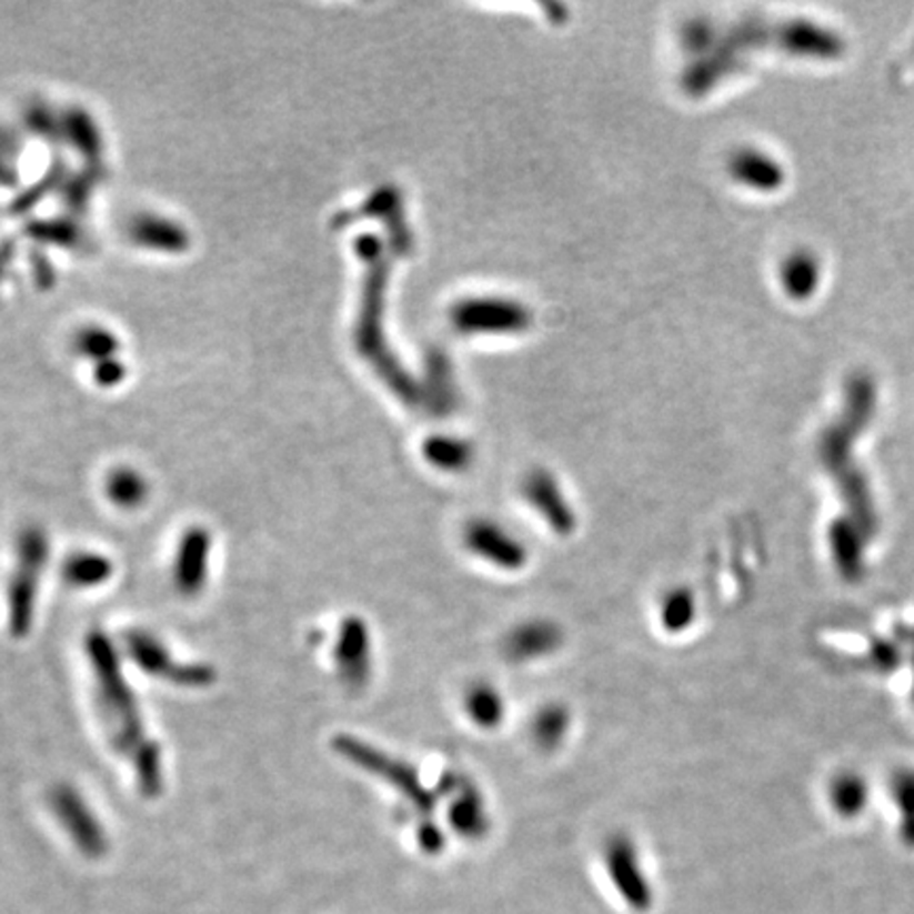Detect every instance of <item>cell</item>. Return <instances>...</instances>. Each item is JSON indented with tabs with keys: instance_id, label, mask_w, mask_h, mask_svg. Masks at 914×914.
<instances>
[{
	"instance_id": "15",
	"label": "cell",
	"mask_w": 914,
	"mask_h": 914,
	"mask_svg": "<svg viewBox=\"0 0 914 914\" xmlns=\"http://www.w3.org/2000/svg\"><path fill=\"white\" fill-rule=\"evenodd\" d=\"M659 610H661L659 612L661 626L667 633L680 635V633L689 631L692 623L696 621V597H694L691 589L677 586V589L667 591V595L663 597Z\"/></svg>"
},
{
	"instance_id": "13",
	"label": "cell",
	"mask_w": 914,
	"mask_h": 914,
	"mask_svg": "<svg viewBox=\"0 0 914 914\" xmlns=\"http://www.w3.org/2000/svg\"><path fill=\"white\" fill-rule=\"evenodd\" d=\"M570 726H572L570 710L559 703H549L535 712L534 720H532V739L540 750L553 752L565 741Z\"/></svg>"
},
{
	"instance_id": "16",
	"label": "cell",
	"mask_w": 914,
	"mask_h": 914,
	"mask_svg": "<svg viewBox=\"0 0 914 914\" xmlns=\"http://www.w3.org/2000/svg\"><path fill=\"white\" fill-rule=\"evenodd\" d=\"M109 493H111L112 502L117 506L134 509V506L142 504V500L147 495V488L134 474L121 472V474L112 476V481L109 483Z\"/></svg>"
},
{
	"instance_id": "1",
	"label": "cell",
	"mask_w": 914,
	"mask_h": 914,
	"mask_svg": "<svg viewBox=\"0 0 914 914\" xmlns=\"http://www.w3.org/2000/svg\"><path fill=\"white\" fill-rule=\"evenodd\" d=\"M88 654L96 680L98 707L112 747L130 760L140 792L149 799L157 796L163 785L161 754L155 741L144 733L138 703L121 673L114 647L104 633L91 631Z\"/></svg>"
},
{
	"instance_id": "10",
	"label": "cell",
	"mask_w": 914,
	"mask_h": 914,
	"mask_svg": "<svg viewBox=\"0 0 914 914\" xmlns=\"http://www.w3.org/2000/svg\"><path fill=\"white\" fill-rule=\"evenodd\" d=\"M525 498L534 513L546 523V528L558 535H570L576 530V514L568 504L565 495L546 476H535L528 483Z\"/></svg>"
},
{
	"instance_id": "9",
	"label": "cell",
	"mask_w": 914,
	"mask_h": 914,
	"mask_svg": "<svg viewBox=\"0 0 914 914\" xmlns=\"http://www.w3.org/2000/svg\"><path fill=\"white\" fill-rule=\"evenodd\" d=\"M51 804L58 820L64 824L72 838L88 851H100L104 843L102 832L98 827L96 817L91 815L90 806L81 799V794L70 785H58L51 792Z\"/></svg>"
},
{
	"instance_id": "14",
	"label": "cell",
	"mask_w": 914,
	"mask_h": 914,
	"mask_svg": "<svg viewBox=\"0 0 914 914\" xmlns=\"http://www.w3.org/2000/svg\"><path fill=\"white\" fill-rule=\"evenodd\" d=\"M111 574L112 563L109 558L100 553H90V551L70 555L62 565V579L77 589H91V586L104 584L111 579Z\"/></svg>"
},
{
	"instance_id": "5",
	"label": "cell",
	"mask_w": 914,
	"mask_h": 914,
	"mask_svg": "<svg viewBox=\"0 0 914 914\" xmlns=\"http://www.w3.org/2000/svg\"><path fill=\"white\" fill-rule=\"evenodd\" d=\"M125 652L144 673L157 680H168L180 686H205L214 680V671L205 665H180L155 635L130 631L125 635Z\"/></svg>"
},
{
	"instance_id": "7",
	"label": "cell",
	"mask_w": 914,
	"mask_h": 914,
	"mask_svg": "<svg viewBox=\"0 0 914 914\" xmlns=\"http://www.w3.org/2000/svg\"><path fill=\"white\" fill-rule=\"evenodd\" d=\"M563 644V629L549 619H530L514 625L504 642L502 654L506 663L528 665L555 654Z\"/></svg>"
},
{
	"instance_id": "8",
	"label": "cell",
	"mask_w": 914,
	"mask_h": 914,
	"mask_svg": "<svg viewBox=\"0 0 914 914\" xmlns=\"http://www.w3.org/2000/svg\"><path fill=\"white\" fill-rule=\"evenodd\" d=\"M210 549H212L210 534L201 528H193L182 535L177 559L172 565V579H174V586L179 589L180 595L184 597L200 595L208 580Z\"/></svg>"
},
{
	"instance_id": "12",
	"label": "cell",
	"mask_w": 914,
	"mask_h": 914,
	"mask_svg": "<svg viewBox=\"0 0 914 914\" xmlns=\"http://www.w3.org/2000/svg\"><path fill=\"white\" fill-rule=\"evenodd\" d=\"M449 822L455 827V832L476 838L483 832H488V808H485V801L483 794L470 785L469 781H462L458 785V794L453 796V801L449 804Z\"/></svg>"
},
{
	"instance_id": "4",
	"label": "cell",
	"mask_w": 914,
	"mask_h": 914,
	"mask_svg": "<svg viewBox=\"0 0 914 914\" xmlns=\"http://www.w3.org/2000/svg\"><path fill=\"white\" fill-rule=\"evenodd\" d=\"M472 558L500 572H521L530 561L528 544L495 519H474L462 532Z\"/></svg>"
},
{
	"instance_id": "3",
	"label": "cell",
	"mask_w": 914,
	"mask_h": 914,
	"mask_svg": "<svg viewBox=\"0 0 914 914\" xmlns=\"http://www.w3.org/2000/svg\"><path fill=\"white\" fill-rule=\"evenodd\" d=\"M337 752L343 754L352 764L360 766L362 771L378 775L381 781L390 783L396 792H401L402 799L418 808H432L434 799L420 781L418 771L411 764H404L402 760L392 759L378 747H369L360 739L354 736H339L335 741Z\"/></svg>"
},
{
	"instance_id": "2",
	"label": "cell",
	"mask_w": 914,
	"mask_h": 914,
	"mask_svg": "<svg viewBox=\"0 0 914 914\" xmlns=\"http://www.w3.org/2000/svg\"><path fill=\"white\" fill-rule=\"evenodd\" d=\"M49 542L41 528H28L18 538V563L9 586V623L13 635L23 637L32 621Z\"/></svg>"
},
{
	"instance_id": "11",
	"label": "cell",
	"mask_w": 914,
	"mask_h": 914,
	"mask_svg": "<svg viewBox=\"0 0 914 914\" xmlns=\"http://www.w3.org/2000/svg\"><path fill=\"white\" fill-rule=\"evenodd\" d=\"M464 714L479 731H495L506 717V699L490 682H474L464 692Z\"/></svg>"
},
{
	"instance_id": "6",
	"label": "cell",
	"mask_w": 914,
	"mask_h": 914,
	"mask_svg": "<svg viewBox=\"0 0 914 914\" xmlns=\"http://www.w3.org/2000/svg\"><path fill=\"white\" fill-rule=\"evenodd\" d=\"M373 659L375 654L371 629L362 619L348 616L339 626L333 647V663L339 682L348 691L364 689L373 673Z\"/></svg>"
}]
</instances>
